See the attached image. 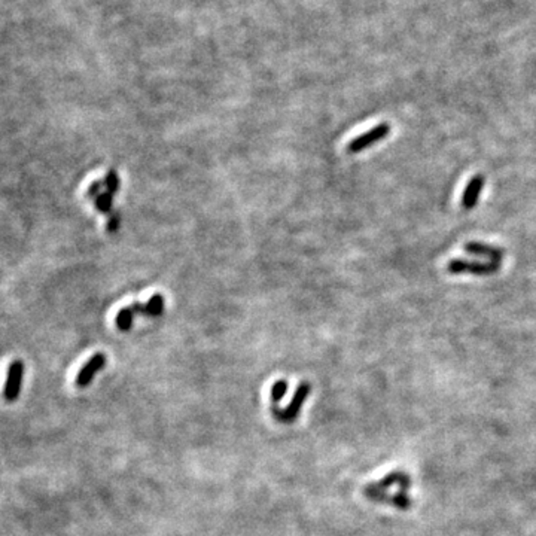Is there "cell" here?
Segmentation results:
<instances>
[{
	"label": "cell",
	"mask_w": 536,
	"mask_h": 536,
	"mask_svg": "<svg viewBox=\"0 0 536 536\" xmlns=\"http://www.w3.org/2000/svg\"><path fill=\"white\" fill-rule=\"evenodd\" d=\"M107 359L105 353H95L90 358V361L83 365L76 375V386L78 387H87L91 384L94 377L99 374L106 365Z\"/></svg>",
	"instance_id": "obj_5"
},
{
	"label": "cell",
	"mask_w": 536,
	"mask_h": 536,
	"mask_svg": "<svg viewBox=\"0 0 536 536\" xmlns=\"http://www.w3.org/2000/svg\"><path fill=\"white\" fill-rule=\"evenodd\" d=\"M484 184H485V177L483 175H475L468 182V185L465 187L464 194H462V200H460L462 209L472 210L474 207L477 206V203L480 200V196H481V191L484 188Z\"/></svg>",
	"instance_id": "obj_6"
},
{
	"label": "cell",
	"mask_w": 536,
	"mask_h": 536,
	"mask_svg": "<svg viewBox=\"0 0 536 536\" xmlns=\"http://www.w3.org/2000/svg\"><path fill=\"white\" fill-rule=\"evenodd\" d=\"M501 270L497 262H480L456 258L447 262V272L450 274H474V276H492Z\"/></svg>",
	"instance_id": "obj_2"
},
{
	"label": "cell",
	"mask_w": 536,
	"mask_h": 536,
	"mask_svg": "<svg viewBox=\"0 0 536 536\" xmlns=\"http://www.w3.org/2000/svg\"><path fill=\"white\" fill-rule=\"evenodd\" d=\"M389 133H391V124L382 123L379 126H375L371 130L361 134V136L351 139L347 145V152L358 154V152H362L365 149H368L375 143L384 140L389 136Z\"/></svg>",
	"instance_id": "obj_3"
},
{
	"label": "cell",
	"mask_w": 536,
	"mask_h": 536,
	"mask_svg": "<svg viewBox=\"0 0 536 536\" xmlns=\"http://www.w3.org/2000/svg\"><path fill=\"white\" fill-rule=\"evenodd\" d=\"M465 252L471 255H478V257L487 258L490 262H497V264H501V261L505 257L504 249L492 246V245H485V243H478V241L467 243Z\"/></svg>",
	"instance_id": "obj_7"
},
{
	"label": "cell",
	"mask_w": 536,
	"mask_h": 536,
	"mask_svg": "<svg viewBox=\"0 0 536 536\" xmlns=\"http://www.w3.org/2000/svg\"><path fill=\"white\" fill-rule=\"evenodd\" d=\"M103 187H105V185H103V182H102V180H94L93 184L88 187V189H87V197L95 200V199L99 197L100 194H102V188H103Z\"/></svg>",
	"instance_id": "obj_14"
},
{
	"label": "cell",
	"mask_w": 536,
	"mask_h": 536,
	"mask_svg": "<svg viewBox=\"0 0 536 536\" xmlns=\"http://www.w3.org/2000/svg\"><path fill=\"white\" fill-rule=\"evenodd\" d=\"M103 185H105L106 191H107V192H111L112 196H114V194H116V192L119 191L121 180H119V176L116 175L115 170H109V172L106 173L105 180H103Z\"/></svg>",
	"instance_id": "obj_12"
},
{
	"label": "cell",
	"mask_w": 536,
	"mask_h": 536,
	"mask_svg": "<svg viewBox=\"0 0 536 536\" xmlns=\"http://www.w3.org/2000/svg\"><path fill=\"white\" fill-rule=\"evenodd\" d=\"M134 316H136V311H134V309L131 306H127L124 309H121L119 313L116 314V318H115V323H116L118 330L123 331V333L130 331L131 328H133Z\"/></svg>",
	"instance_id": "obj_8"
},
{
	"label": "cell",
	"mask_w": 536,
	"mask_h": 536,
	"mask_svg": "<svg viewBox=\"0 0 536 536\" xmlns=\"http://www.w3.org/2000/svg\"><path fill=\"white\" fill-rule=\"evenodd\" d=\"M310 392H311V384L309 382L300 383L298 387L295 389L294 396H292V399L289 402V406L285 410L277 408V406H272V411L274 414V417L282 423L295 422L297 417L300 416L301 408L304 406V402H306V399L309 398Z\"/></svg>",
	"instance_id": "obj_1"
},
{
	"label": "cell",
	"mask_w": 536,
	"mask_h": 536,
	"mask_svg": "<svg viewBox=\"0 0 536 536\" xmlns=\"http://www.w3.org/2000/svg\"><path fill=\"white\" fill-rule=\"evenodd\" d=\"M22 377H24V363L21 361H14L8 368L6 383L4 387V398L6 401L14 402L20 396Z\"/></svg>",
	"instance_id": "obj_4"
},
{
	"label": "cell",
	"mask_w": 536,
	"mask_h": 536,
	"mask_svg": "<svg viewBox=\"0 0 536 536\" xmlns=\"http://www.w3.org/2000/svg\"><path fill=\"white\" fill-rule=\"evenodd\" d=\"M94 204H95V209L99 210V212H102V213H106V215L112 213L114 196H112L111 192L105 191V192H102V194H100L99 197H97V199L94 200Z\"/></svg>",
	"instance_id": "obj_10"
},
{
	"label": "cell",
	"mask_w": 536,
	"mask_h": 536,
	"mask_svg": "<svg viewBox=\"0 0 536 536\" xmlns=\"http://www.w3.org/2000/svg\"><path fill=\"white\" fill-rule=\"evenodd\" d=\"M119 224H121V212L109 213L107 224H106V231H107V233H115V231H118V228H119Z\"/></svg>",
	"instance_id": "obj_13"
},
{
	"label": "cell",
	"mask_w": 536,
	"mask_h": 536,
	"mask_svg": "<svg viewBox=\"0 0 536 536\" xmlns=\"http://www.w3.org/2000/svg\"><path fill=\"white\" fill-rule=\"evenodd\" d=\"M289 389V384L286 380H277L273 386H272V394H270V398H272V402L273 406H277L280 401H282L288 392Z\"/></svg>",
	"instance_id": "obj_11"
},
{
	"label": "cell",
	"mask_w": 536,
	"mask_h": 536,
	"mask_svg": "<svg viewBox=\"0 0 536 536\" xmlns=\"http://www.w3.org/2000/svg\"><path fill=\"white\" fill-rule=\"evenodd\" d=\"M164 311V298L161 294H154L148 302L145 304L143 314L149 316V318H158Z\"/></svg>",
	"instance_id": "obj_9"
}]
</instances>
